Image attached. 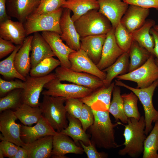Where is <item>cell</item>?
Returning <instances> with one entry per match:
<instances>
[{"instance_id":"6da1fadb","label":"cell","mask_w":158,"mask_h":158,"mask_svg":"<svg viewBox=\"0 0 158 158\" xmlns=\"http://www.w3.org/2000/svg\"><path fill=\"white\" fill-rule=\"evenodd\" d=\"M92 111L94 121L89 128L91 143L98 148L106 149L121 146L116 142L115 136L114 129L119 122L112 123L108 111Z\"/></svg>"},{"instance_id":"7a4b0ae2","label":"cell","mask_w":158,"mask_h":158,"mask_svg":"<svg viewBox=\"0 0 158 158\" xmlns=\"http://www.w3.org/2000/svg\"><path fill=\"white\" fill-rule=\"evenodd\" d=\"M119 124L125 126L123 134L125 139L123 145L125 147L119 150L118 154L128 155L133 158L139 157L143 152L144 142L146 138L144 117L141 116L139 120L128 118L126 125L120 122Z\"/></svg>"},{"instance_id":"3957f363","label":"cell","mask_w":158,"mask_h":158,"mask_svg":"<svg viewBox=\"0 0 158 158\" xmlns=\"http://www.w3.org/2000/svg\"><path fill=\"white\" fill-rule=\"evenodd\" d=\"M66 99L62 97L43 95L39 106L42 116L56 132H60L68 126L64 105Z\"/></svg>"},{"instance_id":"277c9868","label":"cell","mask_w":158,"mask_h":158,"mask_svg":"<svg viewBox=\"0 0 158 158\" xmlns=\"http://www.w3.org/2000/svg\"><path fill=\"white\" fill-rule=\"evenodd\" d=\"M74 22L80 37L107 34L113 28L108 18L96 9L88 11Z\"/></svg>"},{"instance_id":"5b68a950","label":"cell","mask_w":158,"mask_h":158,"mask_svg":"<svg viewBox=\"0 0 158 158\" xmlns=\"http://www.w3.org/2000/svg\"><path fill=\"white\" fill-rule=\"evenodd\" d=\"M115 85L129 90L138 97L144 109L145 123V133L147 135L152 128V123L158 121V111L154 108L152 102L154 91L158 86V80L149 86L143 88L133 87L117 80H115Z\"/></svg>"},{"instance_id":"8992f818","label":"cell","mask_w":158,"mask_h":158,"mask_svg":"<svg viewBox=\"0 0 158 158\" xmlns=\"http://www.w3.org/2000/svg\"><path fill=\"white\" fill-rule=\"evenodd\" d=\"M63 10L61 7L51 12L36 16H29L23 23L27 36L40 31L53 32L61 35L60 21Z\"/></svg>"},{"instance_id":"52a82bcc","label":"cell","mask_w":158,"mask_h":158,"mask_svg":"<svg viewBox=\"0 0 158 158\" xmlns=\"http://www.w3.org/2000/svg\"><path fill=\"white\" fill-rule=\"evenodd\" d=\"M154 56L151 55L145 63L140 67L127 73L118 75L115 78L118 80L135 82L138 88L149 86L158 80V66Z\"/></svg>"},{"instance_id":"ba28073f","label":"cell","mask_w":158,"mask_h":158,"mask_svg":"<svg viewBox=\"0 0 158 158\" xmlns=\"http://www.w3.org/2000/svg\"><path fill=\"white\" fill-rule=\"evenodd\" d=\"M44 88L46 90L42 91L43 95L62 97L66 99L82 98L94 90L74 84L62 83L56 77L46 84Z\"/></svg>"},{"instance_id":"9c48e42d","label":"cell","mask_w":158,"mask_h":158,"mask_svg":"<svg viewBox=\"0 0 158 158\" xmlns=\"http://www.w3.org/2000/svg\"><path fill=\"white\" fill-rule=\"evenodd\" d=\"M56 77L55 73L40 77L28 75L24 81L25 86L22 91V103L33 107H39L40 94L46 84Z\"/></svg>"},{"instance_id":"30bf717a","label":"cell","mask_w":158,"mask_h":158,"mask_svg":"<svg viewBox=\"0 0 158 158\" xmlns=\"http://www.w3.org/2000/svg\"><path fill=\"white\" fill-rule=\"evenodd\" d=\"M56 78L61 81H66L95 90L104 86L103 80L92 74L73 71L61 66L55 69Z\"/></svg>"},{"instance_id":"8fae6325","label":"cell","mask_w":158,"mask_h":158,"mask_svg":"<svg viewBox=\"0 0 158 158\" xmlns=\"http://www.w3.org/2000/svg\"><path fill=\"white\" fill-rule=\"evenodd\" d=\"M0 115V138L16 145L23 147L25 143L20 138L21 124L16 122L17 118L14 111L7 109L1 113Z\"/></svg>"},{"instance_id":"7c38bea8","label":"cell","mask_w":158,"mask_h":158,"mask_svg":"<svg viewBox=\"0 0 158 158\" xmlns=\"http://www.w3.org/2000/svg\"><path fill=\"white\" fill-rule=\"evenodd\" d=\"M71 70L78 72H84L94 75L103 81L105 79L106 74L99 70L81 49L75 51L69 55Z\"/></svg>"},{"instance_id":"4fadbf2b","label":"cell","mask_w":158,"mask_h":158,"mask_svg":"<svg viewBox=\"0 0 158 158\" xmlns=\"http://www.w3.org/2000/svg\"><path fill=\"white\" fill-rule=\"evenodd\" d=\"M113 82L108 87L104 85L80 99L95 111H108L113 90L115 86Z\"/></svg>"},{"instance_id":"5bb4252c","label":"cell","mask_w":158,"mask_h":158,"mask_svg":"<svg viewBox=\"0 0 158 158\" xmlns=\"http://www.w3.org/2000/svg\"><path fill=\"white\" fill-rule=\"evenodd\" d=\"M60 21L61 32V37L72 49L77 51L80 49V37L71 16V11L64 8Z\"/></svg>"},{"instance_id":"9a60e30c","label":"cell","mask_w":158,"mask_h":158,"mask_svg":"<svg viewBox=\"0 0 158 158\" xmlns=\"http://www.w3.org/2000/svg\"><path fill=\"white\" fill-rule=\"evenodd\" d=\"M115 29L112 28L106 34L100 59L97 65L101 71L113 64L124 52L118 45L114 35Z\"/></svg>"},{"instance_id":"2e32d148","label":"cell","mask_w":158,"mask_h":158,"mask_svg":"<svg viewBox=\"0 0 158 158\" xmlns=\"http://www.w3.org/2000/svg\"><path fill=\"white\" fill-rule=\"evenodd\" d=\"M41 34L60 61L61 66L70 69L71 64L69 59V56L75 51L64 44L61 38V35L57 32L43 31Z\"/></svg>"},{"instance_id":"e0dca14e","label":"cell","mask_w":158,"mask_h":158,"mask_svg":"<svg viewBox=\"0 0 158 158\" xmlns=\"http://www.w3.org/2000/svg\"><path fill=\"white\" fill-rule=\"evenodd\" d=\"M36 124L33 126L21 124L20 138L25 143L32 142L45 136H53L57 132L42 116Z\"/></svg>"},{"instance_id":"ac0fdd59","label":"cell","mask_w":158,"mask_h":158,"mask_svg":"<svg viewBox=\"0 0 158 158\" xmlns=\"http://www.w3.org/2000/svg\"><path fill=\"white\" fill-rule=\"evenodd\" d=\"M99 11L107 17L114 29L120 23L129 4L123 0H98Z\"/></svg>"},{"instance_id":"d6986e66","label":"cell","mask_w":158,"mask_h":158,"mask_svg":"<svg viewBox=\"0 0 158 158\" xmlns=\"http://www.w3.org/2000/svg\"><path fill=\"white\" fill-rule=\"evenodd\" d=\"M40 0H7L6 9L10 17L17 19L24 23L28 17L33 12Z\"/></svg>"},{"instance_id":"ffe728a7","label":"cell","mask_w":158,"mask_h":158,"mask_svg":"<svg viewBox=\"0 0 158 158\" xmlns=\"http://www.w3.org/2000/svg\"><path fill=\"white\" fill-rule=\"evenodd\" d=\"M84 152L83 148L76 145L69 136L61 133L53 136V147L51 156L53 158H67L68 153L81 154Z\"/></svg>"},{"instance_id":"44dd1931","label":"cell","mask_w":158,"mask_h":158,"mask_svg":"<svg viewBox=\"0 0 158 158\" xmlns=\"http://www.w3.org/2000/svg\"><path fill=\"white\" fill-rule=\"evenodd\" d=\"M149 13V9L130 5L120 22L131 33L144 24Z\"/></svg>"},{"instance_id":"7402d4cb","label":"cell","mask_w":158,"mask_h":158,"mask_svg":"<svg viewBox=\"0 0 158 158\" xmlns=\"http://www.w3.org/2000/svg\"><path fill=\"white\" fill-rule=\"evenodd\" d=\"M27 36L24 24L8 19L0 23V37L16 45H22Z\"/></svg>"},{"instance_id":"603a6c76","label":"cell","mask_w":158,"mask_h":158,"mask_svg":"<svg viewBox=\"0 0 158 158\" xmlns=\"http://www.w3.org/2000/svg\"><path fill=\"white\" fill-rule=\"evenodd\" d=\"M31 68L47 58L56 56L49 45L39 32L34 33L31 43Z\"/></svg>"},{"instance_id":"cb8c5ba5","label":"cell","mask_w":158,"mask_h":158,"mask_svg":"<svg viewBox=\"0 0 158 158\" xmlns=\"http://www.w3.org/2000/svg\"><path fill=\"white\" fill-rule=\"evenodd\" d=\"M106 37V34L80 37V49L86 52L96 65L100 59Z\"/></svg>"},{"instance_id":"d4e9b609","label":"cell","mask_w":158,"mask_h":158,"mask_svg":"<svg viewBox=\"0 0 158 158\" xmlns=\"http://www.w3.org/2000/svg\"><path fill=\"white\" fill-rule=\"evenodd\" d=\"M27 151L28 158H48L51 156L53 147V136L41 138L23 147Z\"/></svg>"},{"instance_id":"484cf974","label":"cell","mask_w":158,"mask_h":158,"mask_svg":"<svg viewBox=\"0 0 158 158\" xmlns=\"http://www.w3.org/2000/svg\"><path fill=\"white\" fill-rule=\"evenodd\" d=\"M33 35L26 37L15 56V66L18 72L25 77L28 75L31 67L30 58L31 43Z\"/></svg>"},{"instance_id":"4316f807","label":"cell","mask_w":158,"mask_h":158,"mask_svg":"<svg viewBox=\"0 0 158 158\" xmlns=\"http://www.w3.org/2000/svg\"><path fill=\"white\" fill-rule=\"evenodd\" d=\"M155 24L154 20L148 19L141 27L131 33L134 40L154 56V42L150 31Z\"/></svg>"},{"instance_id":"83f0119b","label":"cell","mask_w":158,"mask_h":158,"mask_svg":"<svg viewBox=\"0 0 158 158\" xmlns=\"http://www.w3.org/2000/svg\"><path fill=\"white\" fill-rule=\"evenodd\" d=\"M62 7L72 11L71 18L74 22L91 10H98L99 5L98 0H65Z\"/></svg>"},{"instance_id":"f1b7e54d","label":"cell","mask_w":158,"mask_h":158,"mask_svg":"<svg viewBox=\"0 0 158 158\" xmlns=\"http://www.w3.org/2000/svg\"><path fill=\"white\" fill-rule=\"evenodd\" d=\"M67 117L69 121L67 127L60 133L66 135L72 138L76 144L81 141L86 145L91 142L89 135L83 130L79 120L67 113Z\"/></svg>"},{"instance_id":"f546056e","label":"cell","mask_w":158,"mask_h":158,"mask_svg":"<svg viewBox=\"0 0 158 158\" xmlns=\"http://www.w3.org/2000/svg\"><path fill=\"white\" fill-rule=\"evenodd\" d=\"M129 52H124L111 65L103 70L106 74L105 79L103 81L104 85L109 86L114 78L123 74L128 67Z\"/></svg>"},{"instance_id":"4dcf8cb0","label":"cell","mask_w":158,"mask_h":158,"mask_svg":"<svg viewBox=\"0 0 158 158\" xmlns=\"http://www.w3.org/2000/svg\"><path fill=\"white\" fill-rule=\"evenodd\" d=\"M14 111L17 119L23 124L29 126L36 123L42 116L39 107H33L24 103L22 104Z\"/></svg>"},{"instance_id":"1f68e13d","label":"cell","mask_w":158,"mask_h":158,"mask_svg":"<svg viewBox=\"0 0 158 158\" xmlns=\"http://www.w3.org/2000/svg\"><path fill=\"white\" fill-rule=\"evenodd\" d=\"M130 58L128 70L129 72L140 67L147 61L151 54L147 49L140 45L134 40L129 52Z\"/></svg>"},{"instance_id":"d6a6232c","label":"cell","mask_w":158,"mask_h":158,"mask_svg":"<svg viewBox=\"0 0 158 158\" xmlns=\"http://www.w3.org/2000/svg\"><path fill=\"white\" fill-rule=\"evenodd\" d=\"M22 45H17L15 50L11 55L0 62V74L6 79L15 78L24 81L25 80V77L22 75L17 70L14 62L15 55Z\"/></svg>"},{"instance_id":"836d02e7","label":"cell","mask_w":158,"mask_h":158,"mask_svg":"<svg viewBox=\"0 0 158 158\" xmlns=\"http://www.w3.org/2000/svg\"><path fill=\"white\" fill-rule=\"evenodd\" d=\"M112 94V99L108 111L113 116L116 121L120 120L122 123L126 124L128 118L124 112L123 100L119 86L115 85Z\"/></svg>"},{"instance_id":"e575fe53","label":"cell","mask_w":158,"mask_h":158,"mask_svg":"<svg viewBox=\"0 0 158 158\" xmlns=\"http://www.w3.org/2000/svg\"><path fill=\"white\" fill-rule=\"evenodd\" d=\"M158 121L155 124L144 143L143 158H158Z\"/></svg>"},{"instance_id":"d590c367","label":"cell","mask_w":158,"mask_h":158,"mask_svg":"<svg viewBox=\"0 0 158 158\" xmlns=\"http://www.w3.org/2000/svg\"><path fill=\"white\" fill-rule=\"evenodd\" d=\"M61 65L59 59L51 57L44 59L34 67L31 68L29 75L33 77H40L47 75Z\"/></svg>"},{"instance_id":"8d00e7d4","label":"cell","mask_w":158,"mask_h":158,"mask_svg":"<svg viewBox=\"0 0 158 158\" xmlns=\"http://www.w3.org/2000/svg\"><path fill=\"white\" fill-rule=\"evenodd\" d=\"M22 89H17L8 92L0 98V112L7 109L15 110L22 103Z\"/></svg>"},{"instance_id":"74e56055","label":"cell","mask_w":158,"mask_h":158,"mask_svg":"<svg viewBox=\"0 0 158 158\" xmlns=\"http://www.w3.org/2000/svg\"><path fill=\"white\" fill-rule=\"evenodd\" d=\"M114 35L116 43L124 52H129L134 41L132 34L120 22L115 29Z\"/></svg>"},{"instance_id":"f35d334b","label":"cell","mask_w":158,"mask_h":158,"mask_svg":"<svg viewBox=\"0 0 158 158\" xmlns=\"http://www.w3.org/2000/svg\"><path fill=\"white\" fill-rule=\"evenodd\" d=\"M123 100L124 111L127 117L139 120L141 117L138 111V97L132 92L121 95Z\"/></svg>"},{"instance_id":"ab89813d","label":"cell","mask_w":158,"mask_h":158,"mask_svg":"<svg viewBox=\"0 0 158 158\" xmlns=\"http://www.w3.org/2000/svg\"><path fill=\"white\" fill-rule=\"evenodd\" d=\"M65 0H41L39 5L30 15L36 16L51 12L61 7Z\"/></svg>"},{"instance_id":"60d3db41","label":"cell","mask_w":158,"mask_h":158,"mask_svg":"<svg viewBox=\"0 0 158 158\" xmlns=\"http://www.w3.org/2000/svg\"><path fill=\"white\" fill-rule=\"evenodd\" d=\"M25 86L24 81L20 79L10 81L6 80L0 78V96H5L10 91L17 89H23Z\"/></svg>"},{"instance_id":"b9f144b4","label":"cell","mask_w":158,"mask_h":158,"mask_svg":"<svg viewBox=\"0 0 158 158\" xmlns=\"http://www.w3.org/2000/svg\"><path fill=\"white\" fill-rule=\"evenodd\" d=\"M83 104L79 98L67 99L65 105L67 113L79 119Z\"/></svg>"},{"instance_id":"7bdbcfd3","label":"cell","mask_w":158,"mask_h":158,"mask_svg":"<svg viewBox=\"0 0 158 158\" xmlns=\"http://www.w3.org/2000/svg\"><path fill=\"white\" fill-rule=\"evenodd\" d=\"M79 120L83 130L85 132L93 124L94 116L92 109L90 106L83 104Z\"/></svg>"},{"instance_id":"ee69618b","label":"cell","mask_w":158,"mask_h":158,"mask_svg":"<svg viewBox=\"0 0 158 158\" xmlns=\"http://www.w3.org/2000/svg\"><path fill=\"white\" fill-rule=\"evenodd\" d=\"M19 146L9 141L3 140L0 142V150L4 157L13 158L16 153Z\"/></svg>"},{"instance_id":"f6af8a7d","label":"cell","mask_w":158,"mask_h":158,"mask_svg":"<svg viewBox=\"0 0 158 158\" xmlns=\"http://www.w3.org/2000/svg\"><path fill=\"white\" fill-rule=\"evenodd\" d=\"M79 142L88 158H106L108 157L107 153L104 152H98L95 146L91 142L88 145H85L81 141H79Z\"/></svg>"},{"instance_id":"bcb514c9","label":"cell","mask_w":158,"mask_h":158,"mask_svg":"<svg viewBox=\"0 0 158 158\" xmlns=\"http://www.w3.org/2000/svg\"><path fill=\"white\" fill-rule=\"evenodd\" d=\"M129 5H133L149 9L153 8L158 11V0H123Z\"/></svg>"},{"instance_id":"7dc6e473","label":"cell","mask_w":158,"mask_h":158,"mask_svg":"<svg viewBox=\"0 0 158 158\" xmlns=\"http://www.w3.org/2000/svg\"><path fill=\"white\" fill-rule=\"evenodd\" d=\"M16 47L11 42L0 37V59L11 53Z\"/></svg>"},{"instance_id":"c3c4849f","label":"cell","mask_w":158,"mask_h":158,"mask_svg":"<svg viewBox=\"0 0 158 158\" xmlns=\"http://www.w3.org/2000/svg\"><path fill=\"white\" fill-rule=\"evenodd\" d=\"M6 0H0V23L11 19V17L8 16L6 11Z\"/></svg>"},{"instance_id":"681fc988","label":"cell","mask_w":158,"mask_h":158,"mask_svg":"<svg viewBox=\"0 0 158 158\" xmlns=\"http://www.w3.org/2000/svg\"><path fill=\"white\" fill-rule=\"evenodd\" d=\"M150 34L153 37L154 42V55L158 59V31L152 28L150 30Z\"/></svg>"},{"instance_id":"f907efd6","label":"cell","mask_w":158,"mask_h":158,"mask_svg":"<svg viewBox=\"0 0 158 158\" xmlns=\"http://www.w3.org/2000/svg\"><path fill=\"white\" fill-rule=\"evenodd\" d=\"M13 158H28V152L24 148L19 146L18 150Z\"/></svg>"},{"instance_id":"816d5d0a","label":"cell","mask_w":158,"mask_h":158,"mask_svg":"<svg viewBox=\"0 0 158 158\" xmlns=\"http://www.w3.org/2000/svg\"><path fill=\"white\" fill-rule=\"evenodd\" d=\"M153 28L154 30L158 31V24L155 25L153 26Z\"/></svg>"},{"instance_id":"f5cc1de1","label":"cell","mask_w":158,"mask_h":158,"mask_svg":"<svg viewBox=\"0 0 158 158\" xmlns=\"http://www.w3.org/2000/svg\"><path fill=\"white\" fill-rule=\"evenodd\" d=\"M4 157L2 152L0 150V158H3Z\"/></svg>"},{"instance_id":"db71d44e","label":"cell","mask_w":158,"mask_h":158,"mask_svg":"<svg viewBox=\"0 0 158 158\" xmlns=\"http://www.w3.org/2000/svg\"><path fill=\"white\" fill-rule=\"evenodd\" d=\"M155 61L157 65L158 66V59L156 58L155 59Z\"/></svg>"},{"instance_id":"11a10c76","label":"cell","mask_w":158,"mask_h":158,"mask_svg":"<svg viewBox=\"0 0 158 158\" xmlns=\"http://www.w3.org/2000/svg\"><path fill=\"white\" fill-rule=\"evenodd\" d=\"M40 0L41 1V0Z\"/></svg>"}]
</instances>
